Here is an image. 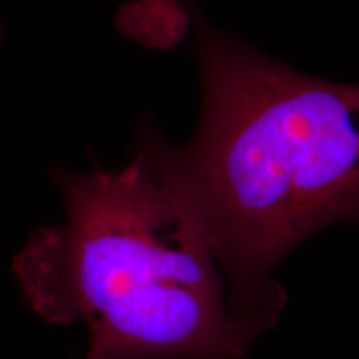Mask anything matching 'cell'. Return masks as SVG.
I'll list each match as a JSON object with an SVG mask.
<instances>
[{"label": "cell", "mask_w": 359, "mask_h": 359, "mask_svg": "<svg viewBox=\"0 0 359 359\" xmlns=\"http://www.w3.org/2000/svg\"><path fill=\"white\" fill-rule=\"evenodd\" d=\"M203 103L191 142H148L248 306L280 316L271 273L296 245L359 222V85L291 70L217 34L200 39Z\"/></svg>", "instance_id": "1"}, {"label": "cell", "mask_w": 359, "mask_h": 359, "mask_svg": "<svg viewBox=\"0 0 359 359\" xmlns=\"http://www.w3.org/2000/svg\"><path fill=\"white\" fill-rule=\"evenodd\" d=\"M65 217L13 258L27 304L83 323L100 359H243L278 318L238 298L148 142L116 172H58Z\"/></svg>", "instance_id": "2"}, {"label": "cell", "mask_w": 359, "mask_h": 359, "mask_svg": "<svg viewBox=\"0 0 359 359\" xmlns=\"http://www.w3.org/2000/svg\"><path fill=\"white\" fill-rule=\"evenodd\" d=\"M123 35L151 48H172L187 32L185 0H132L118 13Z\"/></svg>", "instance_id": "3"}, {"label": "cell", "mask_w": 359, "mask_h": 359, "mask_svg": "<svg viewBox=\"0 0 359 359\" xmlns=\"http://www.w3.org/2000/svg\"><path fill=\"white\" fill-rule=\"evenodd\" d=\"M85 359H100L98 356H95V354L93 353H90V351H87V356H85Z\"/></svg>", "instance_id": "4"}]
</instances>
